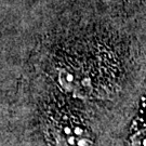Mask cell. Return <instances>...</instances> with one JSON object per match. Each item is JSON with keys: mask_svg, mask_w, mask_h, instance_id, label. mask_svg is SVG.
Masks as SVG:
<instances>
[{"mask_svg": "<svg viewBox=\"0 0 146 146\" xmlns=\"http://www.w3.org/2000/svg\"><path fill=\"white\" fill-rule=\"evenodd\" d=\"M54 146H92L88 132L78 123L64 120L54 127Z\"/></svg>", "mask_w": 146, "mask_h": 146, "instance_id": "obj_1", "label": "cell"}]
</instances>
